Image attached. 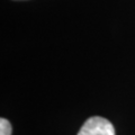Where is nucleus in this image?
Returning a JSON list of instances; mask_svg holds the SVG:
<instances>
[{"mask_svg":"<svg viewBox=\"0 0 135 135\" xmlns=\"http://www.w3.org/2000/svg\"><path fill=\"white\" fill-rule=\"evenodd\" d=\"M78 135H115V128L106 118L94 116L84 122Z\"/></svg>","mask_w":135,"mask_h":135,"instance_id":"f257e3e1","label":"nucleus"},{"mask_svg":"<svg viewBox=\"0 0 135 135\" xmlns=\"http://www.w3.org/2000/svg\"><path fill=\"white\" fill-rule=\"evenodd\" d=\"M11 132L12 128L9 120H7L6 118H1L0 119V135H11Z\"/></svg>","mask_w":135,"mask_h":135,"instance_id":"f03ea898","label":"nucleus"}]
</instances>
